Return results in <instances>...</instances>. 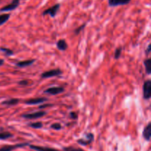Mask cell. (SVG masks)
Wrapping results in <instances>:
<instances>
[{
	"instance_id": "obj_15",
	"label": "cell",
	"mask_w": 151,
	"mask_h": 151,
	"mask_svg": "<svg viewBox=\"0 0 151 151\" xmlns=\"http://www.w3.org/2000/svg\"><path fill=\"white\" fill-rule=\"evenodd\" d=\"M19 102H20V100H19V99L11 98V99H8V100H4V101H3L2 103H1V104L7 106H13L17 105Z\"/></svg>"
},
{
	"instance_id": "obj_28",
	"label": "cell",
	"mask_w": 151,
	"mask_h": 151,
	"mask_svg": "<svg viewBox=\"0 0 151 151\" xmlns=\"http://www.w3.org/2000/svg\"><path fill=\"white\" fill-rule=\"evenodd\" d=\"M150 52H151V44H149L148 46H147V49H146L145 50V54L147 55H148Z\"/></svg>"
},
{
	"instance_id": "obj_17",
	"label": "cell",
	"mask_w": 151,
	"mask_h": 151,
	"mask_svg": "<svg viewBox=\"0 0 151 151\" xmlns=\"http://www.w3.org/2000/svg\"><path fill=\"white\" fill-rule=\"evenodd\" d=\"M12 137H13V135L8 131H3L0 132V140H5L7 139L12 138Z\"/></svg>"
},
{
	"instance_id": "obj_24",
	"label": "cell",
	"mask_w": 151,
	"mask_h": 151,
	"mask_svg": "<svg viewBox=\"0 0 151 151\" xmlns=\"http://www.w3.org/2000/svg\"><path fill=\"white\" fill-rule=\"evenodd\" d=\"M50 128L53 130H55V131H60V130L62 129V125H60V123H53L50 125Z\"/></svg>"
},
{
	"instance_id": "obj_18",
	"label": "cell",
	"mask_w": 151,
	"mask_h": 151,
	"mask_svg": "<svg viewBox=\"0 0 151 151\" xmlns=\"http://www.w3.org/2000/svg\"><path fill=\"white\" fill-rule=\"evenodd\" d=\"M10 17V14L9 13H3L0 15V26L5 24L9 20Z\"/></svg>"
},
{
	"instance_id": "obj_23",
	"label": "cell",
	"mask_w": 151,
	"mask_h": 151,
	"mask_svg": "<svg viewBox=\"0 0 151 151\" xmlns=\"http://www.w3.org/2000/svg\"><path fill=\"white\" fill-rule=\"evenodd\" d=\"M122 47H119V48H116L114 52V58L115 59H119L121 57V55H122Z\"/></svg>"
},
{
	"instance_id": "obj_12",
	"label": "cell",
	"mask_w": 151,
	"mask_h": 151,
	"mask_svg": "<svg viewBox=\"0 0 151 151\" xmlns=\"http://www.w3.org/2000/svg\"><path fill=\"white\" fill-rule=\"evenodd\" d=\"M29 147L31 150H33L35 151H60L58 150V149L52 148V147H43V146L34 145H29Z\"/></svg>"
},
{
	"instance_id": "obj_27",
	"label": "cell",
	"mask_w": 151,
	"mask_h": 151,
	"mask_svg": "<svg viewBox=\"0 0 151 151\" xmlns=\"http://www.w3.org/2000/svg\"><path fill=\"white\" fill-rule=\"evenodd\" d=\"M53 106L52 104H48V103H46V104H43V105H41V106H38V109H45V108L50 107V106Z\"/></svg>"
},
{
	"instance_id": "obj_14",
	"label": "cell",
	"mask_w": 151,
	"mask_h": 151,
	"mask_svg": "<svg viewBox=\"0 0 151 151\" xmlns=\"http://www.w3.org/2000/svg\"><path fill=\"white\" fill-rule=\"evenodd\" d=\"M56 47L60 51H66L68 49V44L64 39H60L56 43Z\"/></svg>"
},
{
	"instance_id": "obj_30",
	"label": "cell",
	"mask_w": 151,
	"mask_h": 151,
	"mask_svg": "<svg viewBox=\"0 0 151 151\" xmlns=\"http://www.w3.org/2000/svg\"><path fill=\"white\" fill-rule=\"evenodd\" d=\"M4 131V128H0V132H1V131Z\"/></svg>"
},
{
	"instance_id": "obj_3",
	"label": "cell",
	"mask_w": 151,
	"mask_h": 151,
	"mask_svg": "<svg viewBox=\"0 0 151 151\" xmlns=\"http://www.w3.org/2000/svg\"><path fill=\"white\" fill-rule=\"evenodd\" d=\"M29 144L28 142L19 143L16 145H4L0 148V151H13L18 148H22V147L29 146Z\"/></svg>"
},
{
	"instance_id": "obj_7",
	"label": "cell",
	"mask_w": 151,
	"mask_h": 151,
	"mask_svg": "<svg viewBox=\"0 0 151 151\" xmlns=\"http://www.w3.org/2000/svg\"><path fill=\"white\" fill-rule=\"evenodd\" d=\"M20 4V0H12L10 4H7V5L4 6L0 9L1 12H7V11H13V10H16Z\"/></svg>"
},
{
	"instance_id": "obj_1",
	"label": "cell",
	"mask_w": 151,
	"mask_h": 151,
	"mask_svg": "<svg viewBox=\"0 0 151 151\" xmlns=\"http://www.w3.org/2000/svg\"><path fill=\"white\" fill-rule=\"evenodd\" d=\"M60 7V4L57 3V4H54V5L52 6V7L47 8V10H44L42 13V15L44 16H47V15H50L52 18L55 17V16L57 15V13H58V12Z\"/></svg>"
},
{
	"instance_id": "obj_22",
	"label": "cell",
	"mask_w": 151,
	"mask_h": 151,
	"mask_svg": "<svg viewBox=\"0 0 151 151\" xmlns=\"http://www.w3.org/2000/svg\"><path fill=\"white\" fill-rule=\"evenodd\" d=\"M63 151H85L84 150H83L82 148H76V147H72V146L63 147Z\"/></svg>"
},
{
	"instance_id": "obj_29",
	"label": "cell",
	"mask_w": 151,
	"mask_h": 151,
	"mask_svg": "<svg viewBox=\"0 0 151 151\" xmlns=\"http://www.w3.org/2000/svg\"><path fill=\"white\" fill-rule=\"evenodd\" d=\"M4 60H3V59L0 58V66H2V65L4 64Z\"/></svg>"
},
{
	"instance_id": "obj_8",
	"label": "cell",
	"mask_w": 151,
	"mask_h": 151,
	"mask_svg": "<svg viewBox=\"0 0 151 151\" xmlns=\"http://www.w3.org/2000/svg\"><path fill=\"white\" fill-rule=\"evenodd\" d=\"M64 91V88L62 86H53L48 88L47 89L44 90V94H48L50 95H57V94H60V93Z\"/></svg>"
},
{
	"instance_id": "obj_20",
	"label": "cell",
	"mask_w": 151,
	"mask_h": 151,
	"mask_svg": "<svg viewBox=\"0 0 151 151\" xmlns=\"http://www.w3.org/2000/svg\"><path fill=\"white\" fill-rule=\"evenodd\" d=\"M29 126L31 128H33L35 129H41L43 128V123L41 122H31L29 124Z\"/></svg>"
},
{
	"instance_id": "obj_10",
	"label": "cell",
	"mask_w": 151,
	"mask_h": 151,
	"mask_svg": "<svg viewBox=\"0 0 151 151\" xmlns=\"http://www.w3.org/2000/svg\"><path fill=\"white\" fill-rule=\"evenodd\" d=\"M131 0H108L109 7H117L120 5H126L131 2Z\"/></svg>"
},
{
	"instance_id": "obj_21",
	"label": "cell",
	"mask_w": 151,
	"mask_h": 151,
	"mask_svg": "<svg viewBox=\"0 0 151 151\" xmlns=\"http://www.w3.org/2000/svg\"><path fill=\"white\" fill-rule=\"evenodd\" d=\"M86 26V24L84 23L82 25H81L80 27H78V28H76V29L74 30V33L75 34V35H78V34L81 33V32H82L83 30V29L85 28V27Z\"/></svg>"
},
{
	"instance_id": "obj_16",
	"label": "cell",
	"mask_w": 151,
	"mask_h": 151,
	"mask_svg": "<svg viewBox=\"0 0 151 151\" xmlns=\"http://www.w3.org/2000/svg\"><path fill=\"white\" fill-rule=\"evenodd\" d=\"M144 66L145 67V72L147 75L151 74V59L147 58L144 60Z\"/></svg>"
},
{
	"instance_id": "obj_25",
	"label": "cell",
	"mask_w": 151,
	"mask_h": 151,
	"mask_svg": "<svg viewBox=\"0 0 151 151\" xmlns=\"http://www.w3.org/2000/svg\"><path fill=\"white\" fill-rule=\"evenodd\" d=\"M69 116H70V118H72V119H77L78 117V115L76 112L72 111L69 113Z\"/></svg>"
},
{
	"instance_id": "obj_9",
	"label": "cell",
	"mask_w": 151,
	"mask_h": 151,
	"mask_svg": "<svg viewBox=\"0 0 151 151\" xmlns=\"http://www.w3.org/2000/svg\"><path fill=\"white\" fill-rule=\"evenodd\" d=\"M47 100V98H46V97H37V98H32L24 100V103L27 105H39L44 103Z\"/></svg>"
},
{
	"instance_id": "obj_13",
	"label": "cell",
	"mask_w": 151,
	"mask_h": 151,
	"mask_svg": "<svg viewBox=\"0 0 151 151\" xmlns=\"http://www.w3.org/2000/svg\"><path fill=\"white\" fill-rule=\"evenodd\" d=\"M35 62V59H31V60H22V61H19L18 63H16V66L19 68H25L27 67V66H31L32 64H33Z\"/></svg>"
},
{
	"instance_id": "obj_5",
	"label": "cell",
	"mask_w": 151,
	"mask_h": 151,
	"mask_svg": "<svg viewBox=\"0 0 151 151\" xmlns=\"http://www.w3.org/2000/svg\"><path fill=\"white\" fill-rule=\"evenodd\" d=\"M62 71L60 69H51V70L47 71V72H44L41 74V78H53V77H57L60 76V75H62Z\"/></svg>"
},
{
	"instance_id": "obj_4",
	"label": "cell",
	"mask_w": 151,
	"mask_h": 151,
	"mask_svg": "<svg viewBox=\"0 0 151 151\" xmlns=\"http://www.w3.org/2000/svg\"><path fill=\"white\" fill-rule=\"evenodd\" d=\"M47 114L46 111H36L33 113H27L22 114V117L26 119H35L43 117Z\"/></svg>"
},
{
	"instance_id": "obj_11",
	"label": "cell",
	"mask_w": 151,
	"mask_h": 151,
	"mask_svg": "<svg viewBox=\"0 0 151 151\" xmlns=\"http://www.w3.org/2000/svg\"><path fill=\"white\" fill-rule=\"evenodd\" d=\"M142 137L147 142H149L151 138V122H149L142 131Z\"/></svg>"
},
{
	"instance_id": "obj_6",
	"label": "cell",
	"mask_w": 151,
	"mask_h": 151,
	"mask_svg": "<svg viewBox=\"0 0 151 151\" xmlns=\"http://www.w3.org/2000/svg\"><path fill=\"white\" fill-rule=\"evenodd\" d=\"M94 139V135L92 133H88L86 134V139H79L77 140V142L82 146H86L91 144Z\"/></svg>"
},
{
	"instance_id": "obj_26",
	"label": "cell",
	"mask_w": 151,
	"mask_h": 151,
	"mask_svg": "<svg viewBox=\"0 0 151 151\" xmlns=\"http://www.w3.org/2000/svg\"><path fill=\"white\" fill-rule=\"evenodd\" d=\"M18 84L20 86H27L28 85V81L27 80H22L18 82Z\"/></svg>"
},
{
	"instance_id": "obj_2",
	"label": "cell",
	"mask_w": 151,
	"mask_h": 151,
	"mask_svg": "<svg viewBox=\"0 0 151 151\" xmlns=\"http://www.w3.org/2000/svg\"><path fill=\"white\" fill-rule=\"evenodd\" d=\"M151 97V81L147 80L143 84V98L146 100H150Z\"/></svg>"
},
{
	"instance_id": "obj_19",
	"label": "cell",
	"mask_w": 151,
	"mask_h": 151,
	"mask_svg": "<svg viewBox=\"0 0 151 151\" xmlns=\"http://www.w3.org/2000/svg\"><path fill=\"white\" fill-rule=\"evenodd\" d=\"M0 51L2 52L6 56H12L13 54H14L13 50H10V49L9 48H6V47H0Z\"/></svg>"
}]
</instances>
